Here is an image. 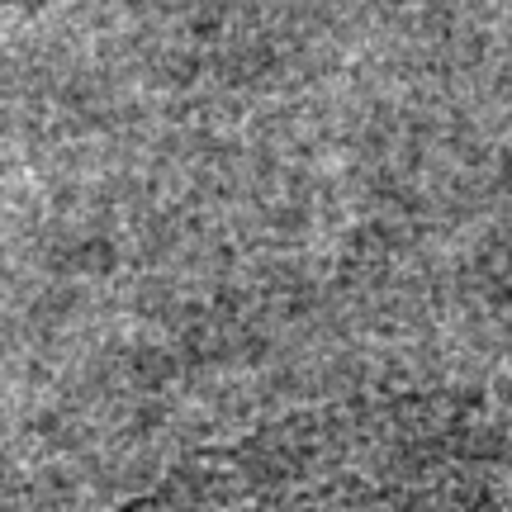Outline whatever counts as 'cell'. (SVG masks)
Instances as JSON below:
<instances>
[{
	"instance_id": "1",
	"label": "cell",
	"mask_w": 512,
	"mask_h": 512,
	"mask_svg": "<svg viewBox=\"0 0 512 512\" xmlns=\"http://www.w3.org/2000/svg\"><path fill=\"white\" fill-rule=\"evenodd\" d=\"M119 512H512V413L356 403L181 456Z\"/></svg>"
}]
</instances>
